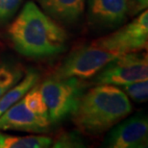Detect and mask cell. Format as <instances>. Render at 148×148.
Segmentation results:
<instances>
[{"instance_id": "obj_1", "label": "cell", "mask_w": 148, "mask_h": 148, "mask_svg": "<svg viewBox=\"0 0 148 148\" xmlns=\"http://www.w3.org/2000/svg\"><path fill=\"white\" fill-rule=\"evenodd\" d=\"M8 33L14 49L26 57H49L66 49V31L33 1L24 5Z\"/></svg>"}, {"instance_id": "obj_2", "label": "cell", "mask_w": 148, "mask_h": 148, "mask_svg": "<svg viewBox=\"0 0 148 148\" xmlns=\"http://www.w3.org/2000/svg\"><path fill=\"white\" fill-rule=\"evenodd\" d=\"M131 112L129 97L119 87L101 84L83 94L72 120L81 132L97 135L108 131Z\"/></svg>"}, {"instance_id": "obj_3", "label": "cell", "mask_w": 148, "mask_h": 148, "mask_svg": "<svg viewBox=\"0 0 148 148\" xmlns=\"http://www.w3.org/2000/svg\"><path fill=\"white\" fill-rule=\"evenodd\" d=\"M48 110L50 122H60L75 112L83 95L81 80L78 78H51L40 85Z\"/></svg>"}, {"instance_id": "obj_4", "label": "cell", "mask_w": 148, "mask_h": 148, "mask_svg": "<svg viewBox=\"0 0 148 148\" xmlns=\"http://www.w3.org/2000/svg\"><path fill=\"white\" fill-rule=\"evenodd\" d=\"M116 57L118 55L91 42L70 53L66 61L56 70L54 77H74L80 80L91 78Z\"/></svg>"}, {"instance_id": "obj_5", "label": "cell", "mask_w": 148, "mask_h": 148, "mask_svg": "<svg viewBox=\"0 0 148 148\" xmlns=\"http://www.w3.org/2000/svg\"><path fill=\"white\" fill-rule=\"evenodd\" d=\"M148 79V58L146 52H131L118 56L107 64L94 83L120 87L136 81Z\"/></svg>"}, {"instance_id": "obj_6", "label": "cell", "mask_w": 148, "mask_h": 148, "mask_svg": "<svg viewBox=\"0 0 148 148\" xmlns=\"http://www.w3.org/2000/svg\"><path fill=\"white\" fill-rule=\"evenodd\" d=\"M148 41V12L145 10L125 26L92 43L118 56L143 51Z\"/></svg>"}, {"instance_id": "obj_7", "label": "cell", "mask_w": 148, "mask_h": 148, "mask_svg": "<svg viewBox=\"0 0 148 148\" xmlns=\"http://www.w3.org/2000/svg\"><path fill=\"white\" fill-rule=\"evenodd\" d=\"M148 121L146 115L136 114L117 123L110 132L105 145L111 148L147 147Z\"/></svg>"}, {"instance_id": "obj_8", "label": "cell", "mask_w": 148, "mask_h": 148, "mask_svg": "<svg viewBox=\"0 0 148 148\" xmlns=\"http://www.w3.org/2000/svg\"><path fill=\"white\" fill-rule=\"evenodd\" d=\"M48 116L37 114L26 106L23 97L0 115V130L44 133L50 128Z\"/></svg>"}, {"instance_id": "obj_9", "label": "cell", "mask_w": 148, "mask_h": 148, "mask_svg": "<svg viewBox=\"0 0 148 148\" xmlns=\"http://www.w3.org/2000/svg\"><path fill=\"white\" fill-rule=\"evenodd\" d=\"M132 0H88V19L98 28H114L127 18Z\"/></svg>"}, {"instance_id": "obj_10", "label": "cell", "mask_w": 148, "mask_h": 148, "mask_svg": "<svg viewBox=\"0 0 148 148\" xmlns=\"http://www.w3.org/2000/svg\"><path fill=\"white\" fill-rule=\"evenodd\" d=\"M47 14L56 19L72 23L80 18L86 0H38Z\"/></svg>"}, {"instance_id": "obj_11", "label": "cell", "mask_w": 148, "mask_h": 148, "mask_svg": "<svg viewBox=\"0 0 148 148\" xmlns=\"http://www.w3.org/2000/svg\"><path fill=\"white\" fill-rule=\"evenodd\" d=\"M38 80V74L35 70H29L23 79L10 88L0 97V115L21 99L25 93L36 85Z\"/></svg>"}, {"instance_id": "obj_12", "label": "cell", "mask_w": 148, "mask_h": 148, "mask_svg": "<svg viewBox=\"0 0 148 148\" xmlns=\"http://www.w3.org/2000/svg\"><path fill=\"white\" fill-rule=\"evenodd\" d=\"M52 143V138L44 136L18 137L0 133V148H46Z\"/></svg>"}, {"instance_id": "obj_13", "label": "cell", "mask_w": 148, "mask_h": 148, "mask_svg": "<svg viewBox=\"0 0 148 148\" xmlns=\"http://www.w3.org/2000/svg\"><path fill=\"white\" fill-rule=\"evenodd\" d=\"M26 106L37 114L48 116V110L40 91V85H34L23 96Z\"/></svg>"}, {"instance_id": "obj_14", "label": "cell", "mask_w": 148, "mask_h": 148, "mask_svg": "<svg viewBox=\"0 0 148 148\" xmlns=\"http://www.w3.org/2000/svg\"><path fill=\"white\" fill-rule=\"evenodd\" d=\"M126 95L136 102L143 103L148 98V79L136 81L119 87Z\"/></svg>"}, {"instance_id": "obj_15", "label": "cell", "mask_w": 148, "mask_h": 148, "mask_svg": "<svg viewBox=\"0 0 148 148\" xmlns=\"http://www.w3.org/2000/svg\"><path fill=\"white\" fill-rule=\"evenodd\" d=\"M53 147H84V141L75 133H64L59 135L55 141L52 143Z\"/></svg>"}, {"instance_id": "obj_16", "label": "cell", "mask_w": 148, "mask_h": 148, "mask_svg": "<svg viewBox=\"0 0 148 148\" xmlns=\"http://www.w3.org/2000/svg\"><path fill=\"white\" fill-rule=\"evenodd\" d=\"M23 0H0V22L11 19L19 9Z\"/></svg>"}, {"instance_id": "obj_17", "label": "cell", "mask_w": 148, "mask_h": 148, "mask_svg": "<svg viewBox=\"0 0 148 148\" xmlns=\"http://www.w3.org/2000/svg\"><path fill=\"white\" fill-rule=\"evenodd\" d=\"M136 2L140 5V9H143V8H146L147 5H148V0H136Z\"/></svg>"}]
</instances>
